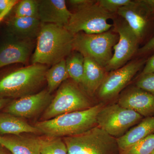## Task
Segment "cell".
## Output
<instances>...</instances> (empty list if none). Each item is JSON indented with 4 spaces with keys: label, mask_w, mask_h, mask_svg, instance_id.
Returning <instances> with one entry per match:
<instances>
[{
    "label": "cell",
    "mask_w": 154,
    "mask_h": 154,
    "mask_svg": "<svg viewBox=\"0 0 154 154\" xmlns=\"http://www.w3.org/2000/svg\"><path fill=\"white\" fill-rule=\"evenodd\" d=\"M63 139L68 154H117L119 150L116 139L98 125Z\"/></svg>",
    "instance_id": "obj_4"
},
{
    "label": "cell",
    "mask_w": 154,
    "mask_h": 154,
    "mask_svg": "<svg viewBox=\"0 0 154 154\" xmlns=\"http://www.w3.org/2000/svg\"><path fill=\"white\" fill-rule=\"evenodd\" d=\"M0 136H1V135H0Z\"/></svg>",
    "instance_id": "obj_36"
},
{
    "label": "cell",
    "mask_w": 154,
    "mask_h": 154,
    "mask_svg": "<svg viewBox=\"0 0 154 154\" xmlns=\"http://www.w3.org/2000/svg\"><path fill=\"white\" fill-rule=\"evenodd\" d=\"M38 137L40 154H68L66 145L61 137L46 136Z\"/></svg>",
    "instance_id": "obj_23"
},
{
    "label": "cell",
    "mask_w": 154,
    "mask_h": 154,
    "mask_svg": "<svg viewBox=\"0 0 154 154\" xmlns=\"http://www.w3.org/2000/svg\"><path fill=\"white\" fill-rule=\"evenodd\" d=\"M91 107L89 99L76 83L67 80L59 87L54 98L43 112L42 121Z\"/></svg>",
    "instance_id": "obj_6"
},
{
    "label": "cell",
    "mask_w": 154,
    "mask_h": 154,
    "mask_svg": "<svg viewBox=\"0 0 154 154\" xmlns=\"http://www.w3.org/2000/svg\"><path fill=\"white\" fill-rule=\"evenodd\" d=\"M53 99L46 90L15 99L4 108V112L21 118H30L44 111Z\"/></svg>",
    "instance_id": "obj_11"
},
{
    "label": "cell",
    "mask_w": 154,
    "mask_h": 154,
    "mask_svg": "<svg viewBox=\"0 0 154 154\" xmlns=\"http://www.w3.org/2000/svg\"><path fill=\"white\" fill-rule=\"evenodd\" d=\"M150 154H154V150Z\"/></svg>",
    "instance_id": "obj_35"
},
{
    "label": "cell",
    "mask_w": 154,
    "mask_h": 154,
    "mask_svg": "<svg viewBox=\"0 0 154 154\" xmlns=\"http://www.w3.org/2000/svg\"><path fill=\"white\" fill-rule=\"evenodd\" d=\"M113 16L97 1L94 5L73 13L65 28L74 35L80 32L90 34L104 33L113 27L108 22Z\"/></svg>",
    "instance_id": "obj_7"
},
{
    "label": "cell",
    "mask_w": 154,
    "mask_h": 154,
    "mask_svg": "<svg viewBox=\"0 0 154 154\" xmlns=\"http://www.w3.org/2000/svg\"><path fill=\"white\" fill-rule=\"evenodd\" d=\"M69 78L65 59L54 65L45 74L48 91L51 94Z\"/></svg>",
    "instance_id": "obj_21"
},
{
    "label": "cell",
    "mask_w": 154,
    "mask_h": 154,
    "mask_svg": "<svg viewBox=\"0 0 154 154\" xmlns=\"http://www.w3.org/2000/svg\"><path fill=\"white\" fill-rule=\"evenodd\" d=\"M143 116L133 110L118 104L104 106L97 116L98 126L113 137L122 136L131 127L141 120Z\"/></svg>",
    "instance_id": "obj_8"
},
{
    "label": "cell",
    "mask_w": 154,
    "mask_h": 154,
    "mask_svg": "<svg viewBox=\"0 0 154 154\" xmlns=\"http://www.w3.org/2000/svg\"><path fill=\"white\" fill-rule=\"evenodd\" d=\"M16 5L15 12L16 17L38 18V1L22 0L18 2Z\"/></svg>",
    "instance_id": "obj_25"
},
{
    "label": "cell",
    "mask_w": 154,
    "mask_h": 154,
    "mask_svg": "<svg viewBox=\"0 0 154 154\" xmlns=\"http://www.w3.org/2000/svg\"><path fill=\"white\" fill-rule=\"evenodd\" d=\"M23 133L34 134L40 133L38 130L32 126L23 118L10 113H0V135H21Z\"/></svg>",
    "instance_id": "obj_20"
},
{
    "label": "cell",
    "mask_w": 154,
    "mask_h": 154,
    "mask_svg": "<svg viewBox=\"0 0 154 154\" xmlns=\"http://www.w3.org/2000/svg\"><path fill=\"white\" fill-rule=\"evenodd\" d=\"M136 86L154 96V72L141 75L136 83Z\"/></svg>",
    "instance_id": "obj_27"
},
{
    "label": "cell",
    "mask_w": 154,
    "mask_h": 154,
    "mask_svg": "<svg viewBox=\"0 0 154 154\" xmlns=\"http://www.w3.org/2000/svg\"><path fill=\"white\" fill-rule=\"evenodd\" d=\"M114 30L118 34L119 39L113 46V56L105 67L107 72L124 66L137 51L140 41L125 20L116 24Z\"/></svg>",
    "instance_id": "obj_9"
},
{
    "label": "cell",
    "mask_w": 154,
    "mask_h": 154,
    "mask_svg": "<svg viewBox=\"0 0 154 154\" xmlns=\"http://www.w3.org/2000/svg\"><path fill=\"white\" fill-rule=\"evenodd\" d=\"M0 145L11 154H40L39 137L21 135L0 136Z\"/></svg>",
    "instance_id": "obj_17"
},
{
    "label": "cell",
    "mask_w": 154,
    "mask_h": 154,
    "mask_svg": "<svg viewBox=\"0 0 154 154\" xmlns=\"http://www.w3.org/2000/svg\"><path fill=\"white\" fill-rule=\"evenodd\" d=\"M154 132V116L146 117L137 126L116 139L119 150L129 147Z\"/></svg>",
    "instance_id": "obj_19"
},
{
    "label": "cell",
    "mask_w": 154,
    "mask_h": 154,
    "mask_svg": "<svg viewBox=\"0 0 154 154\" xmlns=\"http://www.w3.org/2000/svg\"><path fill=\"white\" fill-rule=\"evenodd\" d=\"M146 61L145 59L133 61L110 72L98 89V96L103 100H109L117 96L144 65Z\"/></svg>",
    "instance_id": "obj_10"
},
{
    "label": "cell",
    "mask_w": 154,
    "mask_h": 154,
    "mask_svg": "<svg viewBox=\"0 0 154 154\" xmlns=\"http://www.w3.org/2000/svg\"><path fill=\"white\" fill-rule=\"evenodd\" d=\"M104 106L100 103L85 110L37 122L34 126L46 136L64 137L80 134L95 126L97 114Z\"/></svg>",
    "instance_id": "obj_2"
},
{
    "label": "cell",
    "mask_w": 154,
    "mask_h": 154,
    "mask_svg": "<svg viewBox=\"0 0 154 154\" xmlns=\"http://www.w3.org/2000/svg\"><path fill=\"white\" fill-rule=\"evenodd\" d=\"M45 65L32 64L0 75V98L17 99L35 94L45 80Z\"/></svg>",
    "instance_id": "obj_3"
},
{
    "label": "cell",
    "mask_w": 154,
    "mask_h": 154,
    "mask_svg": "<svg viewBox=\"0 0 154 154\" xmlns=\"http://www.w3.org/2000/svg\"><path fill=\"white\" fill-rule=\"evenodd\" d=\"M118 39V34L110 30L99 34L80 32L74 35L73 50L105 68L113 56L112 49Z\"/></svg>",
    "instance_id": "obj_5"
},
{
    "label": "cell",
    "mask_w": 154,
    "mask_h": 154,
    "mask_svg": "<svg viewBox=\"0 0 154 154\" xmlns=\"http://www.w3.org/2000/svg\"><path fill=\"white\" fill-rule=\"evenodd\" d=\"M143 2L148 7L154 16V0H143Z\"/></svg>",
    "instance_id": "obj_32"
},
{
    "label": "cell",
    "mask_w": 154,
    "mask_h": 154,
    "mask_svg": "<svg viewBox=\"0 0 154 154\" xmlns=\"http://www.w3.org/2000/svg\"><path fill=\"white\" fill-rule=\"evenodd\" d=\"M74 35L65 27L42 23L32 64L53 66L73 51Z\"/></svg>",
    "instance_id": "obj_1"
},
{
    "label": "cell",
    "mask_w": 154,
    "mask_h": 154,
    "mask_svg": "<svg viewBox=\"0 0 154 154\" xmlns=\"http://www.w3.org/2000/svg\"><path fill=\"white\" fill-rule=\"evenodd\" d=\"M105 72V68L95 61L85 57L84 75L81 85L87 94L93 95L98 91L106 76Z\"/></svg>",
    "instance_id": "obj_18"
},
{
    "label": "cell",
    "mask_w": 154,
    "mask_h": 154,
    "mask_svg": "<svg viewBox=\"0 0 154 154\" xmlns=\"http://www.w3.org/2000/svg\"><path fill=\"white\" fill-rule=\"evenodd\" d=\"M154 150V133L138 141L129 147L119 150V154H150Z\"/></svg>",
    "instance_id": "obj_24"
},
{
    "label": "cell",
    "mask_w": 154,
    "mask_h": 154,
    "mask_svg": "<svg viewBox=\"0 0 154 154\" xmlns=\"http://www.w3.org/2000/svg\"><path fill=\"white\" fill-rule=\"evenodd\" d=\"M0 154H11L9 152H7L4 149V147L0 145Z\"/></svg>",
    "instance_id": "obj_34"
},
{
    "label": "cell",
    "mask_w": 154,
    "mask_h": 154,
    "mask_svg": "<svg viewBox=\"0 0 154 154\" xmlns=\"http://www.w3.org/2000/svg\"><path fill=\"white\" fill-rule=\"evenodd\" d=\"M33 47V40L10 36L0 47V68L12 64L26 63Z\"/></svg>",
    "instance_id": "obj_13"
},
{
    "label": "cell",
    "mask_w": 154,
    "mask_h": 154,
    "mask_svg": "<svg viewBox=\"0 0 154 154\" xmlns=\"http://www.w3.org/2000/svg\"><path fill=\"white\" fill-rule=\"evenodd\" d=\"M7 25L9 36L33 40L37 38L42 23L38 18L15 16L8 21Z\"/></svg>",
    "instance_id": "obj_16"
},
{
    "label": "cell",
    "mask_w": 154,
    "mask_h": 154,
    "mask_svg": "<svg viewBox=\"0 0 154 154\" xmlns=\"http://www.w3.org/2000/svg\"><path fill=\"white\" fill-rule=\"evenodd\" d=\"M118 104L142 116H154V96L137 87L125 91L119 97Z\"/></svg>",
    "instance_id": "obj_14"
},
{
    "label": "cell",
    "mask_w": 154,
    "mask_h": 154,
    "mask_svg": "<svg viewBox=\"0 0 154 154\" xmlns=\"http://www.w3.org/2000/svg\"><path fill=\"white\" fill-rule=\"evenodd\" d=\"M66 60L69 77L77 84H81L84 72L85 57L76 51H73Z\"/></svg>",
    "instance_id": "obj_22"
},
{
    "label": "cell",
    "mask_w": 154,
    "mask_h": 154,
    "mask_svg": "<svg viewBox=\"0 0 154 154\" xmlns=\"http://www.w3.org/2000/svg\"><path fill=\"white\" fill-rule=\"evenodd\" d=\"M38 18L42 23L65 27L72 14L64 0H39Z\"/></svg>",
    "instance_id": "obj_15"
},
{
    "label": "cell",
    "mask_w": 154,
    "mask_h": 154,
    "mask_svg": "<svg viewBox=\"0 0 154 154\" xmlns=\"http://www.w3.org/2000/svg\"><path fill=\"white\" fill-rule=\"evenodd\" d=\"M153 72H154V54L146 61L141 75L148 74Z\"/></svg>",
    "instance_id": "obj_29"
},
{
    "label": "cell",
    "mask_w": 154,
    "mask_h": 154,
    "mask_svg": "<svg viewBox=\"0 0 154 154\" xmlns=\"http://www.w3.org/2000/svg\"><path fill=\"white\" fill-rule=\"evenodd\" d=\"M154 49V36L142 47L138 50L139 54H144Z\"/></svg>",
    "instance_id": "obj_30"
},
{
    "label": "cell",
    "mask_w": 154,
    "mask_h": 154,
    "mask_svg": "<svg viewBox=\"0 0 154 154\" xmlns=\"http://www.w3.org/2000/svg\"><path fill=\"white\" fill-rule=\"evenodd\" d=\"M11 101V99L0 98V110L5 108L6 105H8Z\"/></svg>",
    "instance_id": "obj_33"
},
{
    "label": "cell",
    "mask_w": 154,
    "mask_h": 154,
    "mask_svg": "<svg viewBox=\"0 0 154 154\" xmlns=\"http://www.w3.org/2000/svg\"><path fill=\"white\" fill-rule=\"evenodd\" d=\"M97 2V1L94 0H69L68 1L70 5L75 9V11L94 5Z\"/></svg>",
    "instance_id": "obj_28"
},
{
    "label": "cell",
    "mask_w": 154,
    "mask_h": 154,
    "mask_svg": "<svg viewBox=\"0 0 154 154\" xmlns=\"http://www.w3.org/2000/svg\"><path fill=\"white\" fill-rule=\"evenodd\" d=\"M13 1V0H0V14L8 7Z\"/></svg>",
    "instance_id": "obj_31"
},
{
    "label": "cell",
    "mask_w": 154,
    "mask_h": 154,
    "mask_svg": "<svg viewBox=\"0 0 154 154\" xmlns=\"http://www.w3.org/2000/svg\"><path fill=\"white\" fill-rule=\"evenodd\" d=\"M131 0H99L98 2L100 6L110 14L117 13L119 10L129 5Z\"/></svg>",
    "instance_id": "obj_26"
},
{
    "label": "cell",
    "mask_w": 154,
    "mask_h": 154,
    "mask_svg": "<svg viewBox=\"0 0 154 154\" xmlns=\"http://www.w3.org/2000/svg\"><path fill=\"white\" fill-rule=\"evenodd\" d=\"M117 13L124 19L139 41L146 33L150 18L153 16L143 0L132 1L129 5L119 9Z\"/></svg>",
    "instance_id": "obj_12"
}]
</instances>
